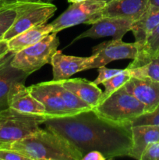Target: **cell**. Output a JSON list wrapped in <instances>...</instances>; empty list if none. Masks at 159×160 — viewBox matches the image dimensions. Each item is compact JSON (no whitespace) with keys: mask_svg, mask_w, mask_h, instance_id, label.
I'll return each instance as SVG.
<instances>
[{"mask_svg":"<svg viewBox=\"0 0 159 160\" xmlns=\"http://www.w3.org/2000/svg\"><path fill=\"white\" fill-rule=\"evenodd\" d=\"M45 128L60 134L80 152H100L106 159L126 156L132 145L131 125H118L100 118L93 110L48 118Z\"/></svg>","mask_w":159,"mask_h":160,"instance_id":"obj_1","label":"cell"},{"mask_svg":"<svg viewBox=\"0 0 159 160\" xmlns=\"http://www.w3.org/2000/svg\"><path fill=\"white\" fill-rule=\"evenodd\" d=\"M132 145L128 156L141 160L143 153L151 143L159 142V126L136 125L131 126Z\"/></svg>","mask_w":159,"mask_h":160,"instance_id":"obj_16","label":"cell"},{"mask_svg":"<svg viewBox=\"0 0 159 160\" xmlns=\"http://www.w3.org/2000/svg\"><path fill=\"white\" fill-rule=\"evenodd\" d=\"M0 160H29L21 153L9 149V148L0 147Z\"/></svg>","mask_w":159,"mask_h":160,"instance_id":"obj_27","label":"cell"},{"mask_svg":"<svg viewBox=\"0 0 159 160\" xmlns=\"http://www.w3.org/2000/svg\"><path fill=\"white\" fill-rule=\"evenodd\" d=\"M130 78L131 76L129 70L128 69H125V70H123V71L122 73L112 77V78L107 80V81H104L102 83V84L104 85L105 90H104V92H103L102 96H101L100 102L103 101L104 99L107 98L112 94L116 92L118 89L123 87L129 81Z\"/></svg>","mask_w":159,"mask_h":160,"instance_id":"obj_23","label":"cell"},{"mask_svg":"<svg viewBox=\"0 0 159 160\" xmlns=\"http://www.w3.org/2000/svg\"><path fill=\"white\" fill-rule=\"evenodd\" d=\"M106 158L104 155L100 152L94 150L87 152V154L83 156L82 160H105Z\"/></svg>","mask_w":159,"mask_h":160,"instance_id":"obj_29","label":"cell"},{"mask_svg":"<svg viewBox=\"0 0 159 160\" xmlns=\"http://www.w3.org/2000/svg\"><path fill=\"white\" fill-rule=\"evenodd\" d=\"M123 87L143 104L145 112H152L158 106L159 81L146 78L131 77Z\"/></svg>","mask_w":159,"mask_h":160,"instance_id":"obj_11","label":"cell"},{"mask_svg":"<svg viewBox=\"0 0 159 160\" xmlns=\"http://www.w3.org/2000/svg\"><path fill=\"white\" fill-rule=\"evenodd\" d=\"M23 2L0 9V40L3 39L5 34L14 23L18 13V9Z\"/></svg>","mask_w":159,"mask_h":160,"instance_id":"obj_24","label":"cell"},{"mask_svg":"<svg viewBox=\"0 0 159 160\" xmlns=\"http://www.w3.org/2000/svg\"><path fill=\"white\" fill-rule=\"evenodd\" d=\"M136 125H156L159 126V104L152 112H145L136 118L131 126Z\"/></svg>","mask_w":159,"mask_h":160,"instance_id":"obj_25","label":"cell"},{"mask_svg":"<svg viewBox=\"0 0 159 160\" xmlns=\"http://www.w3.org/2000/svg\"><path fill=\"white\" fill-rule=\"evenodd\" d=\"M59 45L57 33H50L37 43L15 53L11 65L31 75L46 64H50Z\"/></svg>","mask_w":159,"mask_h":160,"instance_id":"obj_5","label":"cell"},{"mask_svg":"<svg viewBox=\"0 0 159 160\" xmlns=\"http://www.w3.org/2000/svg\"><path fill=\"white\" fill-rule=\"evenodd\" d=\"M102 0H85L72 3L68 9L51 23L53 33L82 24H93L101 19V10L105 6Z\"/></svg>","mask_w":159,"mask_h":160,"instance_id":"obj_7","label":"cell"},{"mask_svg":"<svg viewBox=\"0 0 159 160\" xmlns=\"http://www.w3.org/2000/svg\"><path fill=\"white\" fill-rule=\"evenodd\" d=\"M159 24V9L149 6L147 9L134 20L131 26L130 31L135 38V42L143 45L151 32Z\"/></svg>","mask_w":159,"mask_h":160,"instance_id":"obj_18","label":"cell"},{"mask_svg":"<svg viewBox=\"0 0 159 160\" xmlns=\"http://www.w3.org/2000/svg\"><path fill=\"white\" fill-rule=\"evenodd\" d=\"M56 9L57 7L51 2H23L19 7L15 21L5 34L3 39L9 41L30 28L44 24L54 15Z\"/></svg>","mask_w":159,"mask_h":160,"instance_id":"obj_6","label":"cell"},{"mask_svg":"<svg viewBox=\"0 0 159 160\" xmlns=\"http://www.w3.org/2000/svg\"><path fill=\"white\" fill-rule=\"evenodd\" d=\"M9 52V45H8V41L1 39L0 40V59L4 57Z\"/></svg>","mask_w":159,"mask_h":160,"instance_id":"obj_31","label":"cell"},{"mask_svg":"<svg viewBox=\"0 0 159 160\" xmlns=\"http://www.w3.org/2000/svg\"><path fill=\"white\" fill-rule=\"evenodd\" d=\"M128 70L131 77L146 78L159 81V52L143 65Z\"/></svg>","mask_w":159,"mask_h":160,"instance_id":"obj_22","label":"cell"},{"mask_svg":"<svg viewBox=\"0 0 159 160\" xmlns=\"http://www.w3.org/2000/svg\"><path fill=\"white\" fill-rule=\"evenodd\" d=\"M92 110L103 120L118 125H131L145 112V107L124 87L100 102Z\"/></svg>","mask_w":159,"mask_h":160,"instance_id":"obj_3","label":"cell"},{"mask_svg":"<svg viewBox=\"0 0 159 160\" xmlns=\"http://www.w3.org/2000/svg\"><path fill=\"white\" fill-rule=\"evenodd\" d=\"M31 95L44 106L48 118L64 117L73 115L65 106L62 98L53 87L52 81L41 82L27 87Z\"/></svg>","mask_w":159,"mask_h":160,"instance_id":"obj_9","label":"cell"},{"mask_svg":"<svg viewBox=\"0 0 159 160\" xmlns=\"http://www.w3.org/2000/svg\"><path fill=\"white\" fill-rule=\"evenodd\" d=\"M52 31L51 23H44L30 28L8 41L9 52L17 53L20 50L37 43Z\"/></svg>","mask_w":159,"mask_h":160,"instance_id":"obj_19","label":"cell"},{"mask_svg":"<svg viewBox=\"0 0 159 160\" xmlns=\"http://www.w3.org/2000/svg\"></svg>","mask_w":159,"mask_h":160,"instance_id":"obj_36","label":"cell"},{"mask_svg":"<svg viewBox=\"0 0 159 160\" xmlns=\"http://www.w3.org/2000/svg\"><path fill=\"white\" fill-rule=\"evenodd\" d=\"M52 81L53 87H54L55 92L62 98L64 104L73 112V115L80 113V112H85V111L91 110L93 109L87 103L78 98L73 92L65 89L59 81Z\"/></svg>","mask_w":159,"mask_h":160,"instance_id":"obj_21","label":"cell"},{"mask_svg":"<svg viewBox=\"0 0 159 160\" xmlns=\"http://www.w3.org/2000/svg\"><path fill=\"white\" fill-rule=\"evenodd\" d=\"M102 1L105 2L107 3V2H110V1H112V0H102Z\"/></svg>","mask_w":159,"mask_h":160,"instance_id":"obj_35","label":"cell"},{"mask_svg":"<svg viewBox=\"0 0 159 160\" xmlns=\"http://www.w3.org/2000/svg\"><path fill=\"white\" fill-rule=\"evenodd\" d=\"M59 82L65 89L73 92L92 108L99 103L102 96V91L93 81H89L83 78H69Z\"/></svg>","mask_w":159,"mask_h":160,"instance_id":"obj_17","label":"cell"},{"mask_svg":"<svg viewBox=\"0 0 159 160\" xmlns=\"http://www.w3.org/2000/svg\"><path fill=\"white\" fill-rule=\"evenodd\" d=\"M52 1H53V0H45V2H51Z\"/></svg>","mask_w":159,"mask_h":160,"instance_id":"obj_34","label":"cell"},{"mask_svg":"<svg viewBox=\"0 0 159 160\" xmlns=\"http://www.w3.org/2000/svg\"><path fill=\"white\" fill-rule=\"evenodd\" d=\"M85 1V0H68L69 2L70 3H76V2H80Z\"/></svg>","mask_w":159,"mask_h":160,"instance_id":"obj_33","label":"cell"},{"mask_svg":"<svg viewBox=\"0 0 159 160\" xmlns=\"http://www.w3.org/2000/svg\"><path fill=\"white\" fill-rule=\"evenodd\" d=\"M132 22L133 20L130 19L104 17L95 22L92 24L91 28L73 39L71 44L86 38H101L104 37H112V39H123V36L131 30Z\"/></svg>","mask_w":159,"mask_h":160,"instance_id":"obj_10","label":"cell"},{"mask_svg":"<svg viewBox=\"0 0 159 160\" xmlns=\"http://www.w3.org/2000/svg\"><path fill=\"white\" fill-rule=\"evenodd\" d=\"M28 2H45V0H0V9L17 3Z\"/></svg>","mask_w":159,"mask_h":160,"instance_id":"obj_30","label":"cell"},{"mask_svg":"<svg viewBox=\"0 0 159 160\" xmlns=\"http://www.w3.org/2000/svg\"><path fill=\"white\" fill-rule=\"evenodd\" d=\"M7 103L8 107L22 112L33 114L45 112L43 105L31 95L23 82L16 83L12 86L8 95Z\"/></svg>","mask_w":159,"mask_h":160,"instance_id":"obj_14","label":"cell"},{"mask_svg":"<svg viewBox=\"0 0 159 160\" xmlns=\"http://www.w3.org/2000/svg\"><path fill=\"white\" fill-rule=\"evenodd\" d=\"M149 6L159 9V0H149Z\"/></svg>","mask_w":159,"mask_h":160,"instance_id":"obj_32","label":"cell"},{"mask_svg":"<svg viewBox=\"0 0 159 160\" xmlns=\"http://www.w3.org/2000/svg\"><path fill=\"white\" fill-rule=\"evenodd\" d=\"M98 76L93 81L97 85L102 84L104 81H107V80L112 78V77L115 76V75L118 74L123 71V70H120V69H108L105 67V66L99 67V68H98Z\"/></svg>","mask_w":159,"mask_h":160,"instance_id":"obj_26","label":"cell"},{"mask_svg":"<svg viewBox=\"0 0 159 160\" xmlns=\"http://www.w3.org/2000/svg\"><path fill=\"white\" fill-rule=\"evenodd\" d=\"M140 47L137 42L126 43L122 39H112L102 42L93 48L88 70L104 67L112 61L134 59L138 55Z\"/></svg>","mask_w":159,"mask_h":160,"instance_id":"obj_8","label":"cell"},{"mask_svg":"<svg viewBox=\"0 0 159 160\" xmlns=\"http://www.w3.org/2000/svg\"><path fill=\"white\" fill-rule=\"evenodd\" d=\"M159 52V24L150 34L144 44L140 47L137 57L128 65L126 69H132L143 65Z\"/></svg>","mask_w":159,"mask_h":160,"instance_id":"obj_20","label":"cell"},{"mask_svg":"<svg viewBox=\"0 0 159 160\" xmlns=\"http://www.w3.org/2000/svg\"><path fill=\"white\" fill-rule=\"evenodd\" d=\"M149 0H112L101 10V18L119 17L136 20L147 9Z\"/></svg>","mask_w":159,"mask_h":160,"instance_id":"obj_15","label":"cell"},{"mask_svg":"<svg viewBox=\"0 0 159 160\" xmlns=\"http://www.w3.org/2000/svg\"><path fill=\"white\" fill-rule=\"evenodd\" d=\"M90 61L91 56H66L62 54V51L57 50L51 57L50 62L52 67V81H60L69 79L75 73L88 70Z\"/></svg>","mask_w":159,"mask_h":160,"instance_id":"obj_12","label":"cell"},{"mask_svg":"<svg viewBox=\"0 0 159 160\" xmlns=\"http://www.w3.org/2000/svg\"><path fill=\"white\" fill-rule=\"evenodd\" d=\"M14 54L9 52L0 59V111L8 108V95L12 86L18 82L25 83L29 76L11 65Z\"/></svg>","mask_w":159,"mask_h":160,"instance_id":"obj_13","label":"cell"},{"mask_svg":"<svg viewBox=\"0 0 159 160\" xmlns=\"http://www.w3.org/2000/svg\"><path fill=\"white\" fill-rule=\"evenodd\" d=\"M0 147L15 150L29 160H82L83 155L66 138L46 129H39L21 140L1 143Z\"/></svg>","mask_w":159,"mask_h":160,"instance_id":"obj_2","label":"cell"},{"mask_svg":"<svg viewBox=\"0 0 159 160\" xmlns=\"http://www.w3.org/2000/svg\"><path fill=\"white\" fill-rule=\"evenodd\" d=\"M48 119L45 114L22 112L12 108L0 111V144L21 140L40 129Z\"/></svg>","mask_w":159,"mask_h":160,"instance_id":"obj_4","label":"cell"},{"mask_svg":"<svg viewBox=\"0 0 159 160\" xmlns=\"http://www.w3.org/2000/svg\"><path fill=\"white\" fill-rule=\"evenodd\" d=\"M141 160H159V142L150 144L147 147Z\"/></svg>","mask_w":159,"mask_h":160,"instance_id":"obj_28","label":"cell"}]
</instances>
